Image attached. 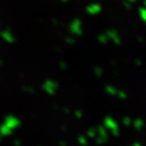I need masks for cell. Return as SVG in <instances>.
Segmentation results:
<instances>
[{"label": "cell", "mask_w": 146, "mask_h": 146, "mask_svg": "<svg viewBox=\"0 0 146 146\" xmlns=\"http://www.w3.org/2000/svg\"><path fill=\"white\" fill-rule=\"evenodd\" d=\"M1 36H2L6 41H8V42H13V41L14 40V38L13 37L12 34L10 33L8 30H5V31H4V32H2V33H1Z\"/></svg>", "instance_id": "6da1fadb"}]
</instances>
